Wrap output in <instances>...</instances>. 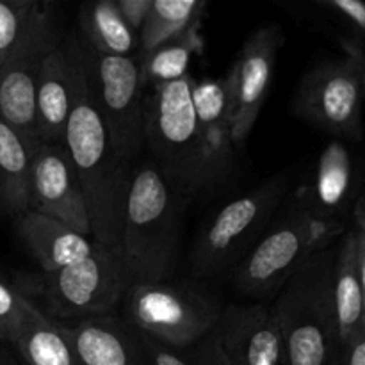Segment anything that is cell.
<instances>
[{
    "label": "cell",
    "instance_id": "12",
    "mask_svg": "<svg viewBox=\"0 0 365 365\" xmlns=\"http://www.w3.org/2000/svg\"><path fill=\"white\" fill-rule=\"evenodd\" d=\"M29 210L52 217L86 237L91 235L84 195L63 143L41 145L32 155Z\"/></svg>",
    "mask_w": 365,
    "mask_h": 365
},
{
    "label": "cell",
    "instance_id": "11",
    "mask_svg": "<svg viewBox=\"0 0 365 365\" xmlns=\"http://www.w3.org/2000/svg\"><path fill=\"white\" fill-rule=\"evenodd\" d=\"M128 287L130 282L121 260L98 245L86 259L45 273V314L57 321L113 314Z\"/></svg>",
    "mask_w": 365,
    "mask_h": 365
},
{
    "label": "cell",
    "instance_id": "13",
    "mask_svg": "<svg viewBox=\"0 0 365 365\" xmlns=\"http://www.w3.org/2000/svg\"><path fill=\"white\" fill-rule=\"evenodd\" d=\"M284 32L277 24H266L250 34L230 68L234 86L232 145L242 146L266 102Z\"/></svg>",
    "mask_w": 365,
    "mask_h": 365
},
{
    "label": "cell",
    "instance_id": "3",
    "mask_svg": "<svg viewBox=\"0 0 365 365\" xmlns=\"http://www.w3.org/2000/svg\"><path fill=\"white\" fill-rule=\"evenodd\" d=\"M180 195L152 160L132 168L120 237V260L130 285L170 280L180 241Z\"/></svg>",
    "mask_w": 365,
    "mask_h": 365
},
{
    "label": "cell",
    "instance_id": "29",
    "mask_svg": "<svg viewBox=\"0 0 365 365\" xmlns=\"http://www.w3.org/2000/svg\"><path fill=\"white\" fill-rule=\"evenodd\" d=\"M321 7H327L337 14L342 21L355 29L356 34L362 36L365 31V6L360 0H319Z\"/></svg>",
    "mask_w": 365,
    "mask_h": 365
},
{
    "label": "cell",
    "instance_id": "5",
    "mask_svg": "<svg viewBox=\"0 0 365 365\" xmlns=\"http://www.w3.org/2000/svg\"><path fill=\"white\" fill-rule=\"evenodd\" d=\"M346 228L317 220L296 195L282 220L239 262L234 273L235 289L257 298L277 294L309 257L337 242Z\"/></svg>",
    "mask_w": 365,
    "mask_h": 365
},
{
    "label": "cell",
    "instance_id": "23",
    "mask_svg": "<svg viewBox=\"0 0 365 365\" xmlns=\"http://www.w3.org/2000/svg\"><path fill=\"white\" fill-rule=\"evenodd\" d=\"M31 152L20 135L0 120V214L20 217L29 210Z\"/></svg>",
    "mask_w": 365,
    "mask_h": 365
},
{
    "label": "cell",
    "instance_id": "1",
    "mask_svg": "<svg viewBox=\"0 0 365 365\" xmlns=\"http://www.w3.org/2000/svg\"><path fill=\"white\" fill-rule=\"evenodd\" d=\"M63 145L84 195L93 241L120 259L125 200L134 166L121 159L110 143L82 57Z\"/></svg>",
    "mask_w": 365,
    "mask_h": 365
},
{
    "label": "cell",
    "instance_id": "31",
    "mask_svg": "<svg viewBox=\"0 0 365 365\" xmlns=\"http://www.w3.org/2000/svg\"><path fill=\"white\" fill-rule=\"evenodd\" d=\"M152 2L153 0H116L121 16L135 34H139V31H141L143 24L148 16L150 7H152Z\"/></svg>",
    "mask_w": 365,
    "mask_h": 365
},
{
    "label": "cell",
    "instance_id": "30",
    "mask_svg": "<svg viewBox=\"0 0 365 365\" xmlns=\"http://www.w3.org/2000/svg\"><path fill=\"white\" fill-rule=\"evenodd\" d=\"M330 365H365V331L344 344H339Z\"/></svg>",
    "mask_w": 365,
    "mask_h": 365
},
{
    "label": "cell",
    "instance_id": "20",
    "mask_svg": "<svg viewBox=\"0 0 365 365\" xmlns=\"http://www.w3.org/2000/svg\"><path fill=\"white\" fill-rule=\"evenodd\" d=\"M192 107L202 138L212 155L214 163L227 175L232 163V109H234V86L232 73L220 78H202L192 86Z\"/></svg>",
    "mask_w": 365,
    "mask_h": 365
},
{
    "label": "cell",
    "instance_id": "10",
    "mask_svg": "<svg viewBox=\"0 0 365 365\" xmlns=\"http://www.w3.org/2000/svg\"><path fill=\"white\" fill-rule=\"evenodd\" d=\"M61 43L56 14L43 4L24 39L0 68V120L25 143L31 155L39 150L36 130V88L46 56Z\"/></svg>",
    "mask_w": 365,
    "mask_h": 365
},
{
    "label": "cell",
    "instance_id": "7",
    "mask_svg": "<svg viewBox=\"0 0 365 365\" xmlns=\"http://www.w3.org/2000/svg\"><path fill=\"white\" fill-rule=\"evenodd\" d=\"M346 56L328 59L307 71L296 91L292 110L337 139H362L365 57L360 43H342Z\"/></svg>",
    "mask_w": 365,
    "mask_h": 365
},
{
    "label": "cell",
    "instance_id": "16",
    "mask_svg": "<svg viewBox=\"0 0 365 365\" xmlns=\"http://www.w3.org/2000/svg\"><path fill=\"white\" fill-rule=\"evenodd\" d=\"M351 216V228L346 230L342 241H339L331 280L337 346L365 331V210L362 195L356 198Z\"/></svg>",
    "mask_w": 365,
    "mask_h": 365
},
{
    "label": "cell",
    "instance_id": "26",
    "mask_svg": "<svg viewBox=\"0 0 365 365\" xmlns=\"http://www.w3.org/2000/svg\"><path fill=\"white\" fill-rule=\"evenodd\" d=\"M143 339L152 365H230L214 331L185 348H170L145 334Z\"/></svg>",
    "mask_w": 365,
    "mask_h": 365
},
{
    "label": "cell",
    "instance_id": "4",
    "mask_svg": "<svg viewBox=\"0 0 365 365\" xmlns=\"http://www.w3.org/2000/svg\"><path fill=\"white\" fill-rule=\"evenodd\" d=\"M339 242L314 253L280 289L271 314L284 342V365H330L337 349L334 266Z\"/></svg>",
    "mask_w": 365,
    "mask_h": 365
},
{
    "label": "cell",
    "instance_id": "19",
    "mask_svg": "<svg viewBox=\"0 0 365 365\" xmlns=\"http://www.w3.org/2000/svg\"><path fill=\"white\" fill-rule=\"evenodd\" d=\"M16 232L41 266L43 274L71 266L98 248V242L93 239L34 210L16 217Z\"/></svg>",
    "mask_w": 365,
    "mask_h": 365
},
{
    "label": "cell",
    "instance_id": "8",
    "mask_svg": "<svg viewBox=\"0 0 365 365\" xmlns=\"http://www.w3.org/2000/svg\"><path fill=\"white\" fill-rule=\"evenodd\" d=\"M285 189L287 178L277 175L217 210L192 246V274L198 278L214 277L241 262L269 223Z\"/></svg>",
    "mask_w": 365,
    "mask_h": 365
},
{
    "label": "cell",
    "instance_id": "15",
    "mask_svg": "<svg viewBox=\"0 0 365 365\" xmlns=\"http://www.w3.org/2000/svg\"><path fill=\"white\" fill-rule=\"evenodd\" d=\"M212 331L230 365H284L280 330L260 303L227 307Z\"/></svg>",
    "mask_w": 365,
    "mask_h": 365
},
{
    "label": "cell",
    "instance_id": "9",
    "mask_svg": "<svg viewBox=\"0 0 365 365\" xmlns=\"http://www.w3.org/2000/svg\"><path fill=\"white\" fill-rule=\"evenodd\" d=\"M96 106L118 155L134 163L143 148V82L138 56H103L78 43Z\"/></svg>",
    "mask_w": 365,
    "mask_h": 365
},
{
    "label": "cell",
    "instance_id": "17",
    "mask_svg": "<svg viewBox=\"0 0 365 365\" xmlns=\"http://www.w3.org/2000/svg\"><path fill=\"white\" fill-rule=\"evenodd\" d=\"M81 75L78 43L59 45L46 56L36 88V130L41 145L63 143Z\"/></svg>",
    "mask_w": 365,
    "mask_h": 365
},
{
    "label": "cell",
    "instance_id": "14",
    "mask_svg": "<svg viewBox=\"0 0 365 365\" xmlns=\"http://www.w3.org/2000/svg\"><path fill=\"white\" fill-rule=\"evenodd\" d=\"M359 185L355 153L342 139H334L321 150L312 177L298 196L317 220L348 227V217L360 196Z\"/></svg>",
    "mask_w": 365,
    "mask_h": 365
},
{
    "label": "cell",
    "instance_id": "28",
    "mask_svg": "<svg viewBox=\"0 0 365 365\" xmlns=\"http://www.w3.org/2000/svg\"><path fill=\"white\" fill-rule=\"evenodd\" d=\"M24 292L0 274V341L13 346L24 323Z\"/></svg>",
    "mask_w": 365,
    "mask_h": 365
},
{
    "label": "cell",
    "instance_id": "18",
    "mask_svg": "<svg viewBox=\"0 0 365 365\" xmlns=\"http://www.w3.org/2000/svg\"><path fill=\"white\" fill-rule=\"evenodd\" d=\"M66 330L81 365H152L143 334L123 317H84Z\"/></svg>",
    "mask_w": 365,
    "mask_h": 365
},
{
    "label": "cell",
    "instance_id": "32",
    "mask_svg": "<svg viewBox=\"0 0 365 365\" xmlns=\"http://www.w3.org/2000/svg\"><path fill=\"white\" fill-rule=\"evenodd\" d=\"M0 365H24L14 349L2 341H0Z\"/></svg>",
    "mask_w": 365,
    "mask_h": 365
},
{
    "label": "cell",
    "instance_id": "6",
    "mask_svg": "<svg viewBox=\"0 0 365 365\" xmlns=\"http://www.w3.org/2000/svg\"><path fill=\"white\" fill-rule=\"evenodd\" d=\"M123 299L125 321L170 348H185L209 335L223 310L209 292L171 282L130 285Z\"/></svg>",
    "mask_w": 365,
    "mask_h": 365
},
{
    "label": "cell",
    "instance_id": "25",
    "mask_svg": "<svg viewBox=\"0 0 365 365\" xmlns=\"http://www.w3.org/2000/svg\"><path fill=\"white\" fill-rule=\"evenodd\" d=\"M205 7V0H153L138 34V56L159 48L202 21Z\"/></svg>",
    "mask_w": 365,
    "mask_h": 365
},
{
    "label": "cell",
    "instance_id": "27",
    "mask_svg": "<svg viewBox=\"0 0 365 365\" xmlns=\"http://www.w3.org/2000/svg\"><path fill=\"white\" fill-rule=\"evenodd\" d=\"M39 7L38 0H0V68L24 39Z\"/></svg>",
    "mask_w": 365,
    "mask_h": 365
},
{
    "label": "cell",
    "instance_id": "21",
    "mask_svg": "<svg viewBox=\"0 0 365 365\" xmlns=\"http://www.w3.org/2000/svg\"><path fill=\"white\" fill-rule=\"evenodd\" d=\"M11 348L24 365H81L66 324L43 312L27 296L20 335Z\"/></svg>",
    "mask_w": 365,
    "mask_h": 365
},
{
    "label": "cell",
    "instance_id": "2",
    "mask_svg": "<svg viewBox=\"0 0 365 365\" xmlns=\"http://www.w3.org/2000/svg\"><path fill=\"white\" fill-rule=\"evenodd\" d=\"M191 73L155 86L143 102V143L152 163L180 196L205 192L225 178L196 123Z\"/></svg>",
    "mask_w": 365,
    "mask_h": 365
},
{
    "label": "cell",
    "instance_id": "22",
    "mask_svg": "<svg viewBox=\"0 0 365 365\" xmlns=\"http://www.w3.org/2000/svg\"><path fill=\"white\" fill-rule=\"evenodd\" d=\"M84 45L103 56H134L138 34L127 25L116 0H98L86 4L78 14Z\"/></svg>",
    "mask_w": 365,
    "mask_h": 365
},
{
    "label": "cell",
    "instance_id": "24",
    "mask_svg": "<svg viewBox=\"0 0 365 365\" xmlns=\"http://www.w3.org/2000/svg\"><path fill=\"white\" fill-rule=\"evenodd\" d=\"M200 27H202V21H196L178 38L164 43L152 52L138 56L143 88L168 84L189 73V63L192 57L203 52V45H205Z\"/></svg>",
    "mask_w": 365,
    "mask_h": 365
}]
</instances>
